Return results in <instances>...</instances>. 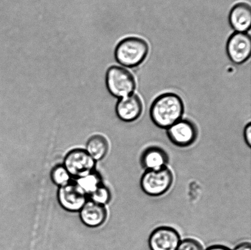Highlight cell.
Here are the masks:
<instances>
[{"label":"cell","instance_id":"12","mask_svg":"<svg viewBox=\"0 0 251 250\" xmlns=\"http://www.w3.org/2000/svg\"><path fill=\"white\" fill-rule=\"evenodd\" d=\"M231 28L235 32L247 33L251 28V8L247 2H240L233 6L228 16Z\"/></svg>","mask_w":251,"mask_h":250},{"label":"cell","instance_id":"19","mask_svg":"<svg viewBox=\"0 0 251 250\" xmlns=\"http://www.w3.org/2000/svg\"><path fill=\"white\" fill-rule=\"evenodd\" d=\"M243 136H244L246 144L250 148L251 147V124L250 122H248L245 127Z\"/></svg>","mask_w":251,"mask_h":250},{"label":"cell","instance_id":"15","mask_svg":"<svg viewBox=\"0 0 251 250\" xmlns=\"http://www.w3.org/2000/svg\"><path fill=\"white\" fill-rule=\"evenodd\" d=\"M75 182L87 196L92 194L98 187L102 184L101 177L99 174L94 171L84 177L77 179Z\"/></svg>","mask_w":251,"mask_h":250},{"label":"cell","instance_id":"17","mask_svg":"<svg viewBox=\"0 0 251 250\" xmlns=\"http://www.w3.org/2000/svg\"><path fill=\"white\" fill-rule=\"evenodd\" d=\"M90 200L102 205H107L111 200L112 195L110 190L104 185L101 184L89 195Z\"/></svg>","mask_w":251,"mask_h":250},{"label":"cell","instance_id":"13","mask_svg":"<svg viewBox=\"0 0 251 250\" xmlns=\"http://www.w3.org/2000/svg\"><path fill=\"white\" fill-rule=\"evenodd\" d=\"M107 212L104 205L88 201L80 210V218L86 226L100 227L107 219Z\"/></svg>","mask_w":251,"mask_h":250},{"label":"cell","instance_id":"1","mask_svg":"<svg viewBox=\"0 0 251 250\" xmlns=\"http://www.w3.org/2000/svg\"><path fill=\"white\" fill-rule=\"evenodd\" d=\"M183 100L173 92H166L157 97L152 102L150 116L152 123L158 128L167 129L183 116Z\"/></svg>","mask_w":251,"mask_h":250},{"label":"cell","instance_id":"5","mask_svg":"<svg viewBox=\"0 0 251 250\" xmlns=\"http://www.w3.org/2000/svg\"><path fill=\"white\" fill-rule=\"evenodd\" d=\"M167 136L174 145L187 148L193 145L198 138V127L188 119H181L167 129Z\"/></svg>","mask_w":251,"mask_h":250},{"label":"cell","instance_id":"8","mask_svg":"<svg viewBox=\"0 0 251 250\" xmlns=\"http://www.w3.org/2000/svg\"><path fill=\"white\" fill-rule=\"evenodd\" d=\"M58 200L63 209L70 212H78L87 203V195L77 183L70 182L60 187Z\"/></svg>","mask_w":251,"mask_h":250},{"label":"cell","instance_id":"2","mask_svg":"<svg viewBox=\"0 0 251 250\" xmlns=\"http://www.w3.org/2000/svg\"><path fill=\"white\" fill-rule=\"evenodd\" d=\"M149 44L139 37H127L117 44L115 50L117 62L124 67L134 68L144 62L149 53Z\"/></svg>","mask_w":251,"mask_h":250},{"label":"cell","instance_id":"10","mask_svg":"<svg viewBox=\"0 0 251 250\" xmlns=\"http://www.w3.org/2000/svg\"><path fill=\"white\" fill-rule=\"evenodd\" d=\"M143 103L139 95L130 94L120 98L115 107L117 116L121 121L132 122L137 121L143 112Z\"/></svg>","mask_w":251,"mask_h":250},{"label":"cell","instance_id":"4","mask_svg":"<svg viewBox=\"0 0 251 250\" xmlns=\"http://www.w3.org/2000/svg\"><path fill=\"white\" fill-rule=\"evenodd\" d=\"M105 83L110 94L119 99L133 94L136 88L134 76L126 68L119 66L108 68Z\"/></svg>","mask_w":251,"mask_h":250},{"label":"cell","instance_id":"16","mask_svg":"<svg viewBox=\"0 0 251 250\" xmlns=\"http://www.w3.org/2000/svg\"><path fill=\"white\" fill-rule=\"evenodd\" d=\"M50 177L52 182L60 187L71 182V176L62 165L55 166L51 171Z\"/></svg>","mask_w":251,"mask_h":250},{"label":"cell","instance_id":"14","mask_svg":"<svg viewBox=\"0 0 251 250\" xmlns=\"http://www.w3.org/2000/svg\"><path fill=\"white\" fill-rule=\"evenodd\" d=\"M109 151V143L104 136L97 135L88 139L86 151L95 161L101 160Z\"/></svg>","mask_w":251,"mask_h":250},{"label":"cell","instance_id":"18","mask_svg":"<svg viewBox=\"0 0 251 250\" xmlns=\"http://www.w3.org/2000/svg\"><path fill=\"white\" fill-rule=\"evenodd\" d=\"M176 250H204L198 241L194 239H185L181 241Z\"/></svg>","mask_w":251,"mask_h":250},{"label":"cell","instance_id":"3","mask_svg":"<svg viewBox=\"0 0 251 250\" xmlns=\"http://www.w3.org/2000/svg\"><path fill=\"white\" fill-rule=\"evenodd\" d=\"M174 180V174L167 166L159 170L145 171L140 178V185L147 195L158 197L171 189Z\"/></svg>","mask_w":251,"mask_h":250},{"label":"cell","instance_id":"7","mask_svg":"<svg viewBox=\"0 0 251 250\" xmlns=\"http://www.w3.org/2000/svg\"><path fill=\"white\" fill-rule=\"evenodd\" d=\"M226 52L231 62L242 65L249 60L251 54V39L248 33L235 32L228 38Z\"/></svg>","mask_w":251,"mask_h":250},{"label":"cell","instance_id":"6","mask_svg":"<svg viewBox=\"0 0 251 250\" xmlns=\"http://www.w3.org/2000/svg\"><path fill=\"white\" fill-rule=\"evenodd\" d=\"M96 161L86 150L74 149L65 157L64 166L71 177H84L94 171Z\"/></svg>","mask_w":251,"mask_h":250},{"label":"cell","instance_id":"21","mask_svg":"<svg viewBox=\"0 0 251 250\" xmlns=\"http://www.w3.org/2000/svg\"><path fill=\"white\" fill-rule=\"evenodd\" d=\"M205 250H231L228 249V247H226L223 246H213L209 247Z\"/></svg>","mask_w":251,"mask_h":250},{"label":"cell","instance_id":"9","mask_svg":"<svg viewBox=\"0 0 251 250\" xmlns=\"http://www.w3.org/2000/svg\"><path fill=\"white\" fill-rule=\"evenodd\" d=\"M180 242V235L176 229L160 227L150 234L149 246L151 250H176Z\"/></svg>","mask_w":251,"mask_h":250},{"label":"cell","instance_id":"11","mask_svg":"<svg viewBox=\"0 0 251 250\" xmlns=\"http://www.w3.org/2000/svg\"><path fill=\"white\" fill-rule=\"evenodd\" d=\"M169 162V156L161 147H148L142 152L140 158V163L143 170H159L167 167Z\"/></svg>","mask_w":251,"mask_h":250},{"label":"cell","instance_id":"20","mask_svg":"<svg viewBox=\"0 0 251 250\" xmlns=\"http://www.w3.org/2000/svg\"><path fill=\"white\" fill-rule=\"evenodd\" d=\"M233 250H251V244L249 242H244L238 245Z\"/></svg>","mask_w":251,"mask_h":250}]
</instances>
